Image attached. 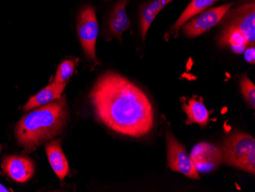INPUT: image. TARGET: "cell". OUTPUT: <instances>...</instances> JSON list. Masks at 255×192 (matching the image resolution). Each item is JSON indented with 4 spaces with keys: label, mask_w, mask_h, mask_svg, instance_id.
I'll use <instances>...</instances> for the list:
<instances>
[{
    "label": "cell",
    "mask_w": 255,
    "mask_h": 192,
    "mask_svg": "<svg viewBox=\"0 0 255 192\" xmlns=\"http://www.w3.org/2000/svg\"><path fill=\"white\" fill-rule=\"evenodd\" d=\"M90 99L98 120L116 133L141 138L153 130L154 111L148 97L119 73L100 75Z\"/></svg>",
    "instance_id": "cell-1"
},
{
    "label": "cell",
    "mask_w": 255,
    "mask_h": 192,
    "mask_svg": "<svg viewBox=\"0 0 255 192\" xmlns=\"http://www.w3.org/2000/svg\"><path fill=\"white\" fill-rule=\"evenodd\" d=\"M2 167L5 174L17 183L30 180L34 173V163L25 156H7L2 161Z\"/></svg>",
    "instance_id": "cell-9"
},
{
    "label": "cell",
    "mask_w": 255,
    "mask_h": 192,
    "mask_svg": "<svg viewBox=\"0 0 255 192\" xmlns=\"http://www.w3.org/2000/svg\"><path fill=\"white\" fill-rule=\"evenodd\" d=\"M173 0H152L146 2L140 8V31L142 41H145L147 31L157 14Z\"/></svg>",
    "instance_id": "cell-13"
},
{
    "label": "cell",
    "mask_w": 255,
    "mask_h": 192,
    "mask_svg": "<svg viewBox=\"0 0 255 192\" xmlns=\"http://www.w3.org/2000/svg\"><path fill=\"white\" fill-rule=\"evenodd\" d=\"M190 157L198 173H211L223 161L221 149L207 143H199L195 146Z\"/></svg>",
    "instance_id": "cell-8"
},
{
    "label": "cell",
    "mask_w": 255,
    "mask_h": 192,
    "mask_svg": "<svg viewBox=\"0 0 255 192\" xmlns=\"http://www.w3.org/2000/svg\"><path fill=\"white\" fill-rule=\"evenodd\" d=\"M221 150L228 165L255 175V140L252 136L235 133L226 140Z\"/></svg>",
    "instance_id": "cell-3"
},
{
    "label": "cell",
    "mask_w": 255,
    "mask_h": 192,
    "mask_svg": "<svg viewBox=\"0 0 255 192\" xmlns=\"http://www.w3.org/2000/svg\"><path fill=\"white\" fill-rule=\"evenodd\" d=\"M167 140V163L173 171L181 173L192 179H199L200 176L196 170L190 155L184 147L173 137L170 132L166 133Z\"/></svg>",
    "instance_id": "cell-5"
},
{
    "label": "cell",
    "mask_w": 255,
    "mask_h": 192,
    "mask_svg": "<svg viewBox=\"0 0 255 192\" xmlns=\"http://www.w3.org/2000/svg\"><path fill=\"white\" fill-rule=\"evenodd\" d=\"M233 3L210 8L206 12L187 22L183 26V32L190 38H195L216 26L226 16Z\"/></svg>",
    "instance_id": "cell-6"
},
{
    "label": "cell",
    "mask_w": 255,
    "mask_h": 192,
    "mask_svg": "<svg viewBox=\"0 0 255 192\" xmlns=\"http://www.w3.org/2000/svg\"><path fill=\"white\" fill-rule=\"evenodd\" d=\"M68 109L65 97L28 113L17 123L15 136L18 143L27 153H31L61 134L67 121Z\"/></svg>",
    "instance_id": "cell-2"
},
{
    "label": "cell",
    "mask_w": 255,
    "mask_h": 192,
    "mask_svg": "<svg viewBox=\"0 0 255 192\" xmlns=\"http://www.w3.org/2000/svg\"><path fill=\"white\" fill-rule=\"evenodd\" d=\"M128 2L129 0H119L109 19V33L120 41H122L123 33L131 28V21L126 9Z\"/></svg>",
    "instance_id": "cell-10"
},
{
    "label": "cell",
    "mask_w": 255,
    "mask_h": 192,
    "mask_svg": "<svg viewBox=\"0 0 255 192\" xmlns=\"http://www.w3.org/2000/svg\"><path fill=\"white\" fill-rule=\"evenodd\" d=\"M0 151H1V146H0Z\"/></svg>",
    "instance_id": "cell-21"
},
{
    "label": "cell",
    "mask_w": 255,
    "mask_h": 192,
    "mask_svg": "<svg viewBox=\"0 0 255 192\" xmlns=\"http://www.w3.org/2000/svg\"><path fill=\"white\" fill-rule=\"evenodd\" d=\"M227 26L239 30L246 37L250 45L255 42V3L241 5L229 15Z\"/></svg>",
    "instance_id": "cell-7"
},
{
    "label": "cell",
    "mask_w": 255,
    "mask_h": 192,
    "mask_svg": "<svg viewBox=\"0 0 255 192\" xmlns=\"http://www.w3.org/2000/svg\"><path fill=\"white\" fill-rule=\"evenodd\" d=\"M216 1L217 0H192L191 2L183 11L180 18L177 19L176 23L173 25V31H178L179 29L185 23H187V21H189L190 18L204 11L206 8L213 5Z\"/></svg>",
    "instance_id": "cell-16"
},
{
    "label": "cell",
    "mask_w": 255,
    "mask_h": 192,
    "mask_svg": "<svg viewBox=\"0 0 255 192\" xmlns=\"http://www.w3.org/2000/svg\"><path fill=\"white\" fill-rule=\"evenodd\" d=\"M219 44L220 46H230L237 54L244 52L246 48L250 45L246 37L239 30L227 25H225L219 37Z\"/></svg>",
    "instance_id": "cell-14"
},
{
    "label": "cell",
    "mask_w": 255,
    "mask_h": 192,
    "mask_svg": "<svg viewBox=\"0 0 255 192\" xmlns=\"http://www.w3.org/2000/svg\"><path fill=\"white\" fill-rule=\"evenodd\" d=\"M45 151L53 171L60 180H64L69 174L70 167L61 147V140H56L47 143Z\"/></svg>",
    "instance_id": "cell-11"
},
{
    "label": "cell",
    "mask_w": 255,
    "mask_h": 192,
    "mask_svg": "<svg viewBox=\"0 0 255 192\" xmlns=\"http://www.w3.org/2000/svg\"><path fill=\"white\" fill-rule=\"evenodd\" d=\"M183 109L187 114L189 123H196L200 127L207 125L210 120V112L203 104V100L190 99L183 103Z\"/></svg>",
    "instance_id": "cell-15"
},
{
    "label": "cell",
    "mask_w": 255,
    "mask_h": 192,
    "mask_svg": "<svg viewBox=\"0 0 255 192\" xmlns=\"http://www.w3.org/2000/svg\"><path fill=\"white\" fill-rule=\"evenodd\" d=\"M77 29L87 58L97 63L96 44L99 34V24L94 7L87 5L81 9L77 18Z\"/></svg>",
    "instance_id": "cell-4"
},
{
    "label": "cell",
    "mask_w": 255,
    "mask_h": 192,
    "mask_svg": "<svg viewBox=\"0 0 255 192\" xmlns=\"http://www.w3.org/2000/svg\"><path fill=\"white\" fill-rule=\"evenodd\" d=\"M9 191L6 189V188L4 187L2 185L0 184V192H8Z\"/></svg>",
    "instance_id": "cell-20"
},
{
    "label": "cell",
    "mask_w": 255,
    "mask_h": 192,
    "mask_svg": "<svg viewBox=\"0 0 255 192\" xmlns=\"http://www.w3.org/2000/svg\"><path fill=\"white\" fill-rule=\"evenodd\" d=\"M67 84H56L53 81L51 84L43 88L41 91L31 97L24 106L25 111H29L31 109L46 105L54 100L61 97Z\"/></svg>",
    "instance_id": "cell-12"
},
{
    "label": "cell",
    "mask_w": 255,
    "mask_h": 192,
    "mask_svg": "<svg viewBox=\"0 0 255 192\" xmlns=\"http://www.w3.org/2000/svg\"><path fill=\"white\" fill-rule=\"evenodd\" d=\"M76 64L77 62L74 60H66L63 61L57 68L54 82L56 84H67L74 74Z\"/></svg>",
    "instance_id": "cell-17"
},
{
    "label": "cell",
    "mask_w": 255,
    "mask_h": 192,
    "mask_svg": "<svg viewBox=\"0 0 255 192\" xmlns=\"http://www.w3.org/2000/svg\"><path fill=\"white\" fill-rule=\"evenodd\" d=\"M241 90L242 95L246 99L248 104L255 109V86L247 76L244 75L240 80Z\"/></svg>",
    "instance_id": "cell-18"
},
{
    "label": "cell",
    "mask_w": 255,
    "mask_h": 192,
    "mask_svg": "<svg viewBox=\"0 0 255 192\" xmlns=\"http://www.w3.org/2000/svg\"><path fill=\"white\" fill-rule=\"evenodd\" d=\"M245 58L251 64H254L255 61V45H249L245 50Z\"/></svg>",
    "instance_id": "cell-19"
}]
</instances>
